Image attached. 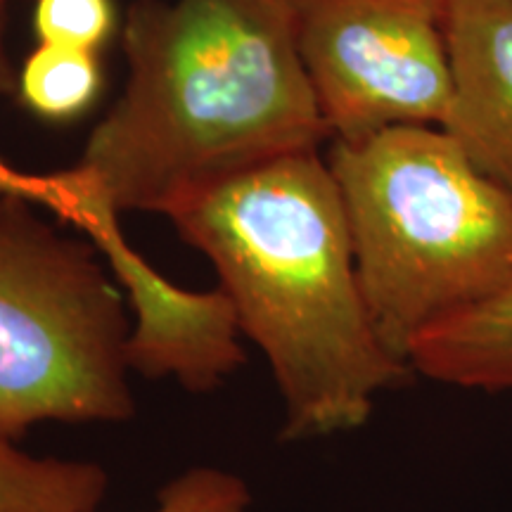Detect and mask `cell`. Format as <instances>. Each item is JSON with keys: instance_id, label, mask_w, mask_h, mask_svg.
Here are the masks:
<instances>
[{"instance_id": "6da1fadb", "label": "cell", "mask_w": 512, "mask_h": 512, "mask_svg": "<svg viewBox=\"0 0 512 512\" xmlns=\"http://www.w3.org/2000/svg\"><path fill=\"white\" fill-rule=\"evenodd\" d=\"M126 86L60 171V219L162 214L330 138L287 0H133Z\"/></svg>"}, {"instance_id": "7a4b0ae2", "label": "cell", "mask_w": 512, "mask_h": 512, "mask_svg": "<svg viewBox=\"0 0 512 512\" xmlns=\"http://www.w3.org/2000/svg\"><path fill=\"white\" fill-rule=\"evenodd\" d=\"M169 221L207 256L240 335L266 356L285 406L283 441L358 430L377 396L413 375L377 335L342 197L318 150L230 178Z\"/></svg>"}, {"instance_id": "3957f363", "label": "cell", "mask_w": 512, "mask_h": 512, "mask_svg": "<svg viewBox=\"0 0 512 512\" xmlns=\"http://www.w3.org/2000/svg\"><path fill=\"white\" fill-rule=\"evenodd\" d=\"M335 178L370 318L403 363L444 320L512 287V192L439 126L332 140Z\"/></svg>"}, {"instance_id": "277c9868", "label": "cell", "mask_w": 512, "mask_h": 512, "mask_svg": "<svg viewBox=\"0 0 512 512\" xmlns=\"http://www.w3.org/2000/svg\"><path fill=\"white\" fill-rule=\"evenodd\" d=\"M0 197V439L136 415L126 294L100 249Z\"/></svg>"}, {"instance_id": "5b68a950", "label": "cell", "mask_w": 512, "mask_h": 512, "mask_svg": "<svg viewBox=\"0 0 512 512\" xmlns=\"http://www.w3.org/2000/svg\"><path fill=\"white\" fill-rule=\"evenodd\" d=\"M451 0H287L294 41L332 140L444 128L453 102Z\"/></svg>"}, {"instance_id": "8992f818", "label": "cell", "mask_w": 512, "mask_h": 512, "mask_svg": "<svg viewBox=\"0 0 512 512\" xmlns=\"http://www.w3.org/2000/svg\"><path fill=\"white\" fill-rule=\"evenodd\" d=\"M133 311L128 366L147 380H176L188 392L216 389L245 363L233 306L219 287L190 292L159 275L119 228V216L88 214L79 221Z\"/></svg>"}, {"instance_id": "52a82bcc", "label": "cell", "mask_w": 512, "mask_h": 512, "mask_svg": "<svg viewBox=\"0 0 512 512\" xmlns=\"http://www.w3.org/2000/svg\"><path fill=\"white\" fill-rule=\"evenodd\" d=\"M453 102L444 131L512 192V0H451Z\"/></svg>"}, {"instance_id": "ba28073f", "label": "cell", "mask_w": 512, "mask_h": 512, "mask_svg": "<svg viewBox=\"0 0 512 512\" xmlns=\"http://www.w3.org/2000/svg\"><path fill=\"white\" fill-rule=\"evenodd\" d=\"M408 366L448 387L512 392V287L425 332L411 347Z\"/></svg>"}, {"instance_id": "9c48e42d", "label": "cell", "mask_w": 512, "mask_h": 512, "mask_svg": "<svg viewBox=\"0 0 512 512\" xmlns=\"http://www.w3.org/2000/svg\"><path fill=\"white\" fill-rule=\"evenodd\" d=\"M110 489L91 460L34 456L0 439V512H95Z\"/></svg>"}, {"instance_id": "30bf717a", "label": "cell", "mask_w": 512, "mask_h": 512, "mask_svg": "<svg viewBox=\"0 0 512 512\" xmlns=\"http://www.w3.org/2000/svg\"><path fill=\"white\" fill-rule=\"evenodd\" d=\"M102 67L98 53L38 43L17 69L15 95L43 121H74L100 98Z\"/></svg>"}, {"instance_id": "8fae6325", "label": "cell", "mask_w": 512, "mask_h": 512, "mask_svg": "<svg viewBox=\"0 0 512 512\" xmlns=\"http://www.w3.org/2000/svg\"><path fill=\"white\" fill-rule=\"evenodd\" d=\"M34 34L48 46L100 53L117 31L112 0H34Z\"/></svg>"}, {"instance_id": "7c38bea8", "label": "cell", "mask_w": 512, "mask_h": 512, "mask_svg": "<svg viewBox=\"0 0 512 512\" xmlns=\"http://www.w3.org/2000/svg\"><path fill=\"white\" fill-rule=\"evenodd\" d=\"M245 479L221 467L197 465L171 479L157 494L155 512H249Z\"/></svg>"}, {"instance_id": "4fadbf2b", "label": "cell", "mask_w": 512, "mask_h": 512, "mask_svg": "<svg viewBox=\"0 0 512 512\" xmlns=\"http://www.w3.org/2000/svg\"><path fill=\"white\" fill-rule=\"evenodd\" d=\"M5 195L24 197V200H31L41 204V207L55 211V214H60L62 192L55 174H27V171L10 164L8 159L0 157V197Z\"/></svg>"}, {"instance_id": "5bb4252c", "label": "cell", "mask_w": 512, "mask_h": 512, "mask_svg": "<svg viewBox=\"0 0 512 512\" xmlns=\"http://www.w3.org/2000/svg\"><path fill=\"white\" fill-rule=\"evenodd\" d=\"M8 3L10 0H0V98L12 95L17 88V69L12 67L8 46H5V29H8Z\"/></svg>"}]
</instances>
